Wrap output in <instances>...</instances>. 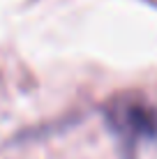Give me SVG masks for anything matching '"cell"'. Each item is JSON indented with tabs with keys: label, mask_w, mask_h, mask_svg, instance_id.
<instances>
[{
	"label": "cell",
	"mask_w": 157,
	"mask_h": 159,
	"mask_svg": "<svg viewBox=\"0 0 157 159\" xmlns=\"http://www.w3.org/2000/svg\"><path fill=\"white\" fill-rule=\"evenodd\" d=\"M106 125L127 152L157 141V106L136 95H122L106 106Z\"/></svg>",
	"instance_id": "6da1fadb"
}]
</instances>
